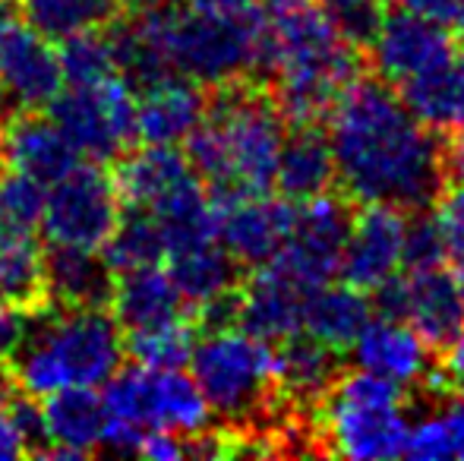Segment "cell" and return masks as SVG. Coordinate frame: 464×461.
<instances>
[{"label": "cell", "instance_id": "obj_1", "mask_svg": "<svg viewBox=\"0 0 464 461\" xmlns=\"http://www.w3.org/2000/svg\"><path fill=\"white\" fill-rule=\"evenodd\" d=\"M335 180L361 206L423 209L436 203L446 155L430 130L385 80H354L329 111Z\"/></svg>", "mask_w": 464, "mask_h": 461}, {"label": "cell", "instance_id": "obj_2", "mask_svg": "<svg viewBox=\"0 0 464 461\" xmlns=\"http://www.w3.org/2000/svg\"><path fill=\"white\" fill-rule=\"evenodd\" d=\"M206 117L187 139V158L212 197L269 193L276 187L278 155L287 136V117L276 95L246 82L221 86Z\"/></svg>", "mask_w": 464, "mask_h": 461}, {"label": "cell", "instance_id": "obj_3", "mask_svg": "<svg viewBox=\"0 0 464 461\" xmlns=\"http://www.w3.org/2000/svg\"><path fill=\"white\" fill-rule=\"evenodd\" d=\"M263 67L276 76V101L291 123H316L357 80V48L323 4L304 0L266 13Z\"/></svg>", "mask_w": 464, "mask_h": 461}, {"label": "cell", "instance_id": "obj_4", "mask_svg": "<svg viewBox=\"0 0 464 461\" xmlns=\"http://www.w3.org/2000/svg\"><path fill=\"white\" fill-rule=\"evenodd\" d=\"M136 19L152 38L168 70L189 76L199 86H231L244 82L263 67L266 16H206L196 10L149 6L136 10Z\"/></svg>", "mask_w": 464, "mask_h": 461}, {"label": "cell", "instance_id": "obj_5", "mask_svg": "<svg viewBox=\"0 0 464 461\" xmlns=\"http://www.w3.org/2000/svg\"><path fill=\"white\" fill-rule=\"evenodd\" d=\"M401 389L357 367L323 395V439L329 452L354 461H389L408 446Z\"/></svg>", "mask_w": 464, "mask_h": 461}, {"label": "cell", "instance_id": "obj_6", "mask_svg": "<svg viewBox=\"0 0 464 461\" xmlns=\"http://www.w3.org/2000/svg\"><path fill=\"white\" fill-rule=\"evenodd\" d=\"M189 367L212 414L227 420L256 414L278 386V348L244 326H215L196 339Z\"/></svg>", "mask_w": 464, "mask_h": 461}, {"label": "cell", "instance_id": "obj_7", "mask_svg": "<svg viewBox=\"0 0 464 461\" xmlns=\"http://www.w3.org/2000/svg\"><path fill=\"white\" fill-rule=\"evenodd\" d=\"M102 401L108 418L127 420L142 433L171 430L193 439L212 424V408L184 367H121L104 382Z\"/></svg>", "mask_w": 464, "mask_h": 461}, {"label": "cell", "instance_id": "obj_8", "mask_svg": "<svg viewBox=\"0 0 464 461\" xmlns=\"http://www.w3.org/2000/svg\"><path fill=\"white\" fill-rule=\"evenodd\" d=\"M35 310L32 335L54 357L63 386L98 389L123 367V329L108 307H54Z\"/></svg>", "mask_w": 464, "mask_h": 461}, {"label": "cell", "instance_id": "obj_9", "mask_svg": "<svg viewBox=\"0 0 464 461\" xmlns=\"http://www.w3.org/2000/svg\"><path fill=\"white\" fill-rule=\"evenodd\" d=\"M44 111L86 161H114L136 139V89L121 73L95 86H63Z\"/></svg>", "mask_w": 464, "mask_h": 461}, {"label": "cell", "instance_id": "obj_10", "mask_svg": "<svg viewBox=\"0 0 464 461\" xmlns=\"http://www.w3.org/2000/svg\"><path fill=\"white\" fill-rule=\"evenodd\" d=\"M63 89L61 57L16 0H0V123L19 111H44Z\"/></svg>", "mask_w": 464, "mask_h": 461}, {"label": "cell", "instance_id": "obj_11", "mask_svg": "<svg viewBox=\"0 0 464 461\" xmlns=\"http://www.w3.org/2000/svg\"><path fill=\"white\" fill-rule=\"evenodd\" d=\"M121 193L114 174L98 161H80L67 178L48 187L42 231L51 246L102 250L121 222Z\"/></svg>", "mask_w": 464, "mask_h": 461}, {"label": "cell", "instance_id": "obj_12", "mask_svg": "<svg viewBox=\"0 0 464 461\" xmlns=\"http://www.w3.org/2000/svg\"><path fill=\"white\" fill-rule=\"evenodd\" d=\"M372 294V307L382 310V316L414 326L430 341V348L446 345L464 322V294L455 275L442 272V265L401 269Z\"/></svg>", "mask_w": 464, "mask_h": 461}, {"label": "cell", "instance_id": "obj_13", "mask_svg": "<svg viewBox=\"0 0 464 461\" xmlns=\"http://www.w3.org/2000/svg\"><path fill=\"white\" fill-rule=\"evenodd\" d=\"M351 228V212L342 199L313 197L304 199L300 209H294L291 237L278 250L272 263H278L287 275H294L306 288L329 284L342 272V253Z\"/></svg>", "mask_w": 464, "mask_h": 461}, {"label": "cell", "instance_id": "obj_14", "mask_svg": "<svg viewBox=\"0 0 464 461\" xmlns=\"http://www.w3.org/2000/svg\"><path fill=\"white\" fill-rule=\"evenodd\" d=\"M215 199L218 240L237 265L272 263L285 240L291 237L294 206L291 199H272L269 193H227Z\"/></svg>", "mask_w": 464, "mask_h": 461}, {"label": "cell", "instance_id": "obj_15", "mask_svg": "<svg viewBox=\"0 0 464 461\" xmlns=\"http://www.w3.org/2000/svg\"><path fill=\"white\" fill-rule=\"evenodd\" d=\"M411 218L404 209L382 203L361 206L351 216L348 240L342 253V275L361 291H376L404 269V246H408Z\"/></svg>", "mask_w": 464, "mask_h": 461}, {"label": "cell", "instance_id": "obj_16", "mask_svg": "<svg viewBox=\"0 0 464 461\" xmlns=\"http://www.w3.org/2000/svg\"><path fill=\"white\" fill-rule=\"evenodd\" d=\"M367 48L379 80H385L389 86H401L446 61L455 51V42L446 25L411 10H392L376 25Z\"/></svg>", "mask_w": 464, "mask_h": 461}, {"label": "cell", "instance_id": "obj_17", "mask_svg": "<svg viewBox=\"0 0 464 461\" xmlns=\"http://www.w3.org/2000/svg\"><path fill=\"white\" fill-rule=\"evenodd\" d=\"M313 288L300 284L294 275H287L278 263H266L253 272V278L234 297V313L246 332L259 339L281 345L304 332L306 297Z\"/></svg>", "mask_w": 464, "mask_h": 461}, {"label": "cell", "instance_id": "obj_18", "mask_svg": "<svg viewBox=\"0 0 464 461\" xmlns=\"http://www.w3.org/2000/svg\"><path fill=\"white\" fill-rule=\"evenodd\" d=\"M0 161L10 171L29 174L42 184L67 178L82 155L61 127L42 111H19L0 123Z\"/></svg>", "mask_w": 464, "mask_h": 461}, {"label": "cell", "instance_id": "obj_19", "mask_svg": "<svg viewBox=\"0 0 464 461\" xmlns=\"http://www.w3.org/2000/svg\"><path fill=\"white\" fill-rule=\"evenodd\" d=\"M208 111L202 86L189 76L168 73L136 89V139L149 146H180Z\"/></svg>", "mask_w": 464, "mask_h": 461}, {"label": "cell", "instance_id": "obj_20", "mask_svg": "<svg viewBox=\"0 0 464 461\" xmlns=\"http://www.w3.org/2000/svg\"><path fill=\"white\" fill-rule=\"evenodd\" d=\"M354 363L372 376L395 382L398 389L420 386L430 376V341L414 326L392 316L370 320L351 345Z\"/></svg>", "mask_w": 464, "mask_h": 461}, {"label": "cell", "instance_id": "obj_21", "mask_svg": "<svg viewBox=\"0 0 464 461\" xmlns=\"http://www.w3.org/2000/svg\"><path fill=\"white\" fill-rule=\"evenodd\" d=\"M44 449L35 458H82L102 449L104 401L89 386H63L42 399Z\"/></svg>", "mask_w": 464, "mask_h": 461}, {"label": "cell", "instance_id": "obj_22", "mask_svg": "<svg viewBox=\"0 0 464 461\" xmlns=\"http://www.w3.org/2000/svg\"><path fill=\"white\" fill-rule=\"evenodd\" d=\"M193 180H199V174L193 171L187 152H180L178 146H149V142H142L136 152H123L114 171L121 203L146 212Z\"/></svg>", "mask_w": 464, "mask_h": 461}, {"label": "cell", "instance_id": "obj_23", "mask_svg": "<svg viewBox=\"0 0 464 461\" xmlns=\"http://www.w3.org/2000/svg\"><path fill=\"white\" fill-rule=\"evenodd\" d=\"M237 269L240 265L221 246V240L187 246L168 256V272L174 284L184 294L189 310H196L199 316L231 307L237 297Z\"/></svg>", "mask_w": 464, "mask_h": 461}, {"label": "cell", "instance_id": "obj_24", "mask_svg": "<svg viewBox=\"0 0 464 461\" xmlns=\"http://www.w3.org/2000/svg\"><path fill=\"white\" fill-rule=\"evenodd\" d=\"M108 310L121 322L123 332L189 316V303L178 291L171 272L161 265H146V269H130L114 275Z\"/></svg>", "mask_w": 464, "mask_h": 461}, {"label": "cell", "instance_id": "obj_25", "mask_svg": "<svg viewBox=\"0 0 464 461\" xmlns=\"http://www.w3.org/2000/svg\"><path fill=\"white\" fill-rule=\"evenodd\" d=\"M114 272L98 250L51 246L44 253V303L54 307H108Z\"/></svg>", "mask_w": 464, "mask_h": 461}, {"label": "cell", "instance_id": "obj_26", "mask_svg": "<svg viewBox=\"0 0 464 461\" xmlns=\"http://www.w3.org/2000/svg\"><path fill=\"white\" fill-rule=\"evenodd\" d=\"M335 184V158H332L329 136L316 130V123H297L294 133L285 136L278 155L276 187L291 203L323 197Z\"/></svg>", "mask_w": 464, "mask_h": 461}, {"label": "cell", "instance_id": "obj_27", "mask_svg": "<svg viewBox=\"0 0 464 461\" xmlns=\"http://www.w3.org/2000/svg\"><path fill=\"white\" fill-rule=\"evenodd\" d=\"M398 95L430 130L455 133L464 127V51L455 48L427 73L401 82Z\"/></svg>", "mask_w": 464, "mask_h": 461}, {"label": "cell", "instance_id": "obj_28", "mask_svg": "<svg viewBox=\"0 0 464 461\" xmlns=\"http://www.w3.org/2000/svg\"><path fill=\"white\" fill-rule=\"evenodd\" d=\"M372 320V301L354 284H319L306 297L304 335L323 341L332 351L354 345L361 329Z\"/></svg>", "mask_w": 464, "mask_h": 461}, {"label": "cell", "instance_id": "obj_29", "mask_svg": "<svg viewBox=\"0 0 464 461\" xmlns=\"http://www.w3.org/2000/svg\"><path fill=\"white\" fill-rule=\"evenodd\" d=\"M0 301L44 303V250L32 231L0 228Z\"/></svg>", "mask_w": 464, "mask_h": 461}, {"label": "cell", "instance_id": "obj_30", "mask_svg": "<svg viewBox=\"0 0 464 461\" xmlns=\"http://www.w3.org/2000/svg\"><path fill=\"white\" fill-rule=\"evenodd\" d=\"M335 354L329 345L310 339V335H294L281 341L278 348V386L300 401L323 399L335 382Z\"/></svg>", "mask_w": 464, "mask_h": 461}, {"label": "cell", "instance_id": "obj_31", "mask_svg": "<svg viewBox=\"0 0 464 461\" xmlns=\"http://www.w3.org/2000/svg\"><path fill=\"white\" fill-rule=\"evenodd\" d=\"M102 259L114 275L130 269H146V265H161L168 259V240L161 231L159 218L146 209H130V216H121L117 228L104 240Z\"/></svg>", "mask_w": 464, "mask_h": 461}, {"label": "cell", "instance_id": "obj_32", "mask_svg": "<svg viewBox=\"0 0 464 461\" xmlns=\"http://www.w3.org/2000/svg\"><path fill=\"white\" fill-rule=\"evenodd\" d=\"M404 456L417 461H464V386L449 395L433 414L411 424Z\"/></svg>", "mask_w": 464, "mask_h": 461}, {"label": "cell", "instance_id": "obj_33", "mask_svg": "<svg viewBox=\"0 0 464 461\" xmlns=\"http://www.w3.org/2000/svg\"><path fill=\"white\" fill-rule=\"evenodd\" d=\"M117 0H23V13L42 35L63 42L89 29H104L117 19Z\"/></svg>", "mask_w": 464, "mask_h": 461}, {"label": "cell", "instance_id": "obj_34", "mask_svg": "<svg viewBox=\"0 0 464 461\" xmlns=\"http://www.w3.org/2000/svg\"><path fill=\"white\" fill-rule=\"evenodd\" d=\"M57 44H61L57 57H61L63 86H95L108 76H117V54L108 25L70 35Z\"/></svg>", "mask_w": 464, "mask_h": 461}, {"label": "cell", "instance_id": "obj_35", "mask_svg": "<svg viewBox=\"0 0 464 461\" xmlns=\"http://www.w3.org/2000/svg\"><path fill=\"white\" fill-rule=\"evenodd\" d=\"M123 345H127V357H133V363L142 367H184L193 354L196 329L189 316H184L159 326L130 329L123 332Z\"/></svg>", "mask_w": 464, "mask_h": 461}, {"label": "cell", "instance_id": "obj_36", "mask_svg": "<svg viewBox=\"0 0 464 461\" xmlns=\"http://www.w3.org/2000/svg\"><path fill=\"white\" fill-rule=\"evenodd\" d=\"M44 199L48 184L6 168V174H0V228L35 234L42 228Z\"/></svg>", "mask_w": 464, "mask_h": 461}, {"label": "cell", "instance_id": "obj_37", "mask_svg": "<svg viewBox=\"0 0 464 461\" xmlns=\"http://www.w3.org/2000/svg\"><path fill=\"white\" fill-rule=\"evenodd\" d=\"M323 6L332 23H335V29L354 48H367L372 32L385 16L382 0H323Z\"/></svg>", "mask_w": 464, "mask_h": 461}, {"label": "cell", "instance_id": "obj_38", "mask_svg": "<svg viewBox=\"0 0 464 461\" xmlns=\"http://www.w3.org/2000/svg\"><path fill=\"white\" fill-rule=\"evenodd\" d=\"M433 225L442 237L449 263H464V184L436 197Z\"/></svg>", "mask_w": 464, "mask_h": 461}, {"label": "cell", "instance_id": "obj_39", "mask_svg": "<svg viewBox=\"0 0 464 461\" xmlns=\"http://www.w3.org/2000/svg\"><path fill=\"white\" fill-rule=\"evenodd\" d=\"M446 263V246L436 231L433 218H414L408 225V246H404V269H433Z\"/></svg>", "mask_w": 464, "mask_h": 461}, {"label": "cell", "instance_id": "obj_40", "mask_svg": "<svg viewBox=\"0 0 464 461\" xmlns=\"http://www.w3.org/2000/svg\"><path fill=\"white\" fill-rule=\"evenodd\" d=\"M35 310L38 307L0 301V363H10L16 351L25 345L35 326Z\"/></svg>", "mask_w": 464, "mask_h": 461}, {"label": "cell", "instance_id": "obj_41", "mask_svg": "<svg viewBox=\"0 0 464 461\" xmlns=\"http://www.w3.org/2000/svg\"><path fill=\"white\" fill-rule=\"evenodd\" d=\"M6 414H10L13 427L23 437L25 452L35 456L38 449H44V420H42V405L32 395H19V399L6 401Z\"/></svg>", "mask_w": 464, "mask_h": 461}, {"label": "cell", "instance_id": "obj_42", "mask_svg": "<svg viewBox=\"0 0 464 461\" xmlns=\"http://www.w3.org/2000/svg\"><path fill=\"white\" fill-rule=\"evenodd\" d=\"M136 456L149 458V461H178L189 456V439L171 430H149L140 443Z\"/></svg>", "mask_w": 464, "mask_h": 461}, {"label": "cell", "instance_id": "obj_43", "mask_svg": "<svg viewBox=\"0 0 464 461\" xmlns=\"http://www.w3.org/2000/svg\"><path fill=\"white\" fill-rule=\"evenodd\" d=\"M392 4H395L398 10H411V13H417V16H427V19H433V23L452 29L461 0H392Z\"/></svg>", "mask_w": 464, "mask_h": 461}, {"label": "cell", "instance_id": "obj_44", "mask_svg": "<svg viewBox=\"0 0 464 461\" xmlns=\"http://www.w3.org/2000/svg\"><path fill=\"white\" fill-rule=\"evenodd\" d=\"M187 10L206 16H253L259 13V0H184Z\"/></svg>", "mask_w": 464, "mask_h": 461}, {"label": "cell", "instance_id": "obj_45", "mask_svg": "<svg viewBox=\"0 0 464 461\" xmlns=\"http://www.w3.org/2000/svg\"><path fill=\"white\" fill-rule=\"evenodd\" d=\"M23 456H29V452H25L23 437L16 433V427H13L10 414H6V405H4L0 408V461L23 458Z\"/></svg>", "mask_w": 464, "mask_h": 461}, {"label": "cell", "instance_id": "obj_46", "mask_svg": "<svg viewBox=\"0 0 464 461\" xmlns=\"http://www.w3.org/2000/svg\"><path fill=\"white\" fill-rule=\"evenodd\" d=\"M446 373L452 376L459 386H464V322L459 332L446 341Z\"/></svg>", "mask_w": 464, "mask_h": 461}, {"label": "cell", "instance_id": "obj_47", "mask_svg": "<svg viewBox=\"0 0 464 461\" xmlns=\"http://www.w3.org/2000/svg\"><path fill=\"white\" fill-rule=\"evenodd\" d=\"M446 165H449V171H452L455 178L464 184V127L455 130V139H452V146H449V152H446Z\"/></svg>", "mask_w": 464, "mask_h": 461}, {"label": "cell", "instance_id": "obj_48", "mask_svg": "<svg viewBox=\"0 0 464 461\" xmlns=\"http://www.w3.org/2000/svg\"><path fill=\"white\" fill-rule=\"evenodd\" d=\"M13 389H16V382H13L10 367H6V363H0V408L13 399Z\"/></svg>", "mask_w": 464, "mask_h": 461}, {"label": "cell", "instance_id": "obj_49", "mask_svg": "<svg viewBox=\"0 0 464 461\" xmlns=\"http://www.w3.org/2000/svg\"><path fill=\"white\" fill-rule=\"evenodd\" d=\"M121 6H127V10H149V6H161V4H168V0H117Z\"/></svg>", "mask_w": 464, "mask_h": 461}, {"label": "cell", "instance_id": "obj_50", "mask_svg": "<svg viewBox=\"0 0 464 461\" xmlns=\"http://www.w3.org/2000/svg\"><path fill=\"white\" fill-rule=\"evenodd\" d=\"M304 4V0H263L266 13H278V10H287V6H297Z\"/></svg>", "mask_w": 464, "mask_h": 461}, {"label": "cell", "instance_id": "obj_51", "mask_svg": "<svg viewBox=\"0 0 464 461\" xmlns=\"http://www.w3.org/2000/svg\"><path fill=\"white\" fill-rule=\"evenodd\" d=\"M452 35H459V38H464V0H461V6H459V13H455V23H452Z\"/></svg>", "mask_w": 464, "mask_h": 461}, {"label": "cell", "instance_id": "obj_52", "mask_svg": "<svg viewBox=\"0 0 464 461\" xmlns=\"http://www.w3.org/2000/svg\"><path fill=\"white\" fill-rule=\"evenodd\" d=\"M452 275H455V282H459V288H461V294H464V263L452 265Z\"/></svg>", "mask_w": 464, "mask_h": 461}]
</instances>
